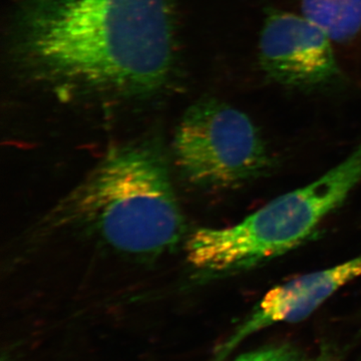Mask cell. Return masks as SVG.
I'll use <instances>...</instances> for the list:
<instances>
[{"instance_id": "cell-1", "label": "cell", "mask_w": 361, "mask_h": 361, "mask_svg": "<svg viewBox=\"0 0 361 361\" xmlns=\"http://www.w3.org/2000/svg\"><path fill=\"white\" fill-rule=\"evenodd\" d=\"M16 77L66 103L161 97L179 63L177 0H21L9 21Z\"/></svg>"}, {"instance_id": "cell-2", "label": "cell", "mask_w": 361, "mask_h": 361, "mask_svg": "<svg viewBox=\"0 0 361 361\" xmlns=\"http://www.w3.org/2000/svg\"><path fill=\"white\" fill-rule=\"evenodd\" d=\"M139 259L174 250L185 233L184 215L160 140L111 147L71 191L25 235L39 243L68 234Z\"/></svg>"}, {"instance_id": "cell-3", "label": "cell", "mask_w": 361, "mask_h": 361, "mask_svg": "<svg viewBox=\"0 0 361 361\" xmlns=\"http://www.w3.org/2000/svg\"><path fill=\"white\" fill-rule=\"evenodd\" d=\"M361 182V142L313 182L277 197L225 228H200L188 237V262L203 276L252 269L293 250L312 236Z\"/></svg>"}, {"instance_id": "cell-4", "label": "cell", "mask_w": 361, "mask_h": 361, "mask_svg": "<svg viewBox=\"0 0 361 361\" xmlns=\"http://www.w3.org/2000/svg\"><path fill=\"white\" fill-rule=\"evenodd\" d=\"M172 154L183 179L204 190L243 186L273 166L250 116L217 99H201L187 109L176 130Z\"/></svg>"}, {"instance_id": "cell-5", "label": "cell", "mask_w": 361, "mask_h": 361, "mask_svg": "<svg viewBox=\"0 0 361 361\" xmlns=\"http://www.w3.org/2000/svg\"><path fill=\"white\" fill-rule=\"evenodd\" d=\"M334 42L310 18L266 7L259 35L258 61L268 80L303 92L337 89L344 77Z\"/></svg>"}, {"instance_id": "cell-6", "label": "cell", "mask_w": 361, "mask_h": 361, "mask_svg": "<svg viewBox=\"0 0 361 361\" xmlns=\"http://www.w3.org/2000/svg\"><path fill=\"white\" fill-rule=\"evenodd\" d=\"M361 277V254L326 269L314 271L277 285L237 327L221 348V360L242 341L277 323L302 322L341 287Z\"/></svg>"}, {"instance_id": "cell-7", "label": "cell", "mask_w": 361, "mask_h": 361, "mask_svg": "<svg viewBox=\"0 0 361 361\" xmlns=\"http://www.w3.org/2000/svg\"><path fill=\"white\" fill-rule=\"evenodd\" d=\"M300 13L322 27L334 44L361 35V0H297Z\"/></svg>"}, {"instance_id": "cell-8", "label": "cell", "mask_w": 361, "mask_h": 361, "mask_svg": "<svg viewBox=\"0 0 361 361\" xmlns=\"http://www.w3.org/2000/svg\"><path fill=\"white\" fill-rule=\"evenodd\" d=\"M297 353L289 346H273L238 356L231 361H296Z\"/></svg>"}, {"instance_id": "cell-9", "label": "cell", "mask_w": 361, "mask_h": 361, "mask_svg": "<svg viewBox=\"0 0 361 361\" xmlns=\"http://www.w3.org/2000/svg\"><path fill=\"white\" fill-rule=\"evenodd\" d=\"M308 361H337L336 356L329 355V353H322L312 360Z\"/></svg>"}]
</instances>
